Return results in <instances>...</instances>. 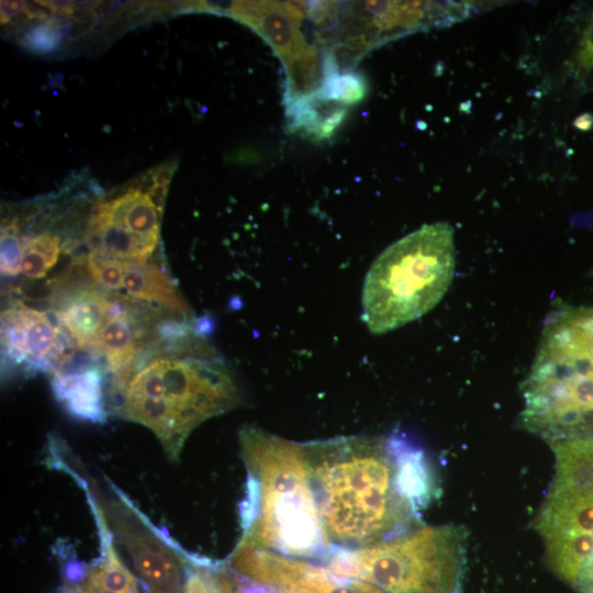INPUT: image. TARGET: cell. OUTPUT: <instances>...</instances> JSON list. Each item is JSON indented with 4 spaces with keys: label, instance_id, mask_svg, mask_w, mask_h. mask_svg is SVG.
Segmentation results:
<instances>
[{
    "label": "cell",
    "instance_id": "6da1fadb",
    "mask_svg": "<svg viewBox=\"0 0 593 593\" xmlns=\"http://www.w3.org/2000/svg\"><path fill=\"white\" fill-rule=\"evenodd\" d=\"M326 555L392 538L421 523L438 495L425 452L403 436L303 444Z\"/></svg>",
    "mask_w": 593,
    "mask_h": 593
},
{
    "label": "cell",
    "instance_id": "7a4b0ae2",
    "mask_svg": "<svg viewBox=\"0 0 593 593\" xmlns=\"http://www.w3.org/2000/svg\"><path fill=\"white\" fill-rule=\"evenodd\" d=\"M239 440L248 470L240 540L294 558L327 551L303 444L255 426Z\"/></svg>",
    "mask_w": 593,
    "mask_h": 593
},
{
    "label": "cell",
    "instance_id": "3957f363",
    "mask_svg": "<svg viewBox=\"0 0 593 593\" xmlns=\"http://www.w3.org/2000/svg\"><path fill=\"white\" fill-rule=\"evenodd\" d=\"M114 394L120 416L152 429L171 459L200 423L240 403L228 368L200 337L188 354L154 359Z\"/></svg>",
    "mask_w": 593,
    "mask_h": 593
},
{
    "label": "cell",
    "instance_id": "277c9868",
    "mask_svg": "<svg viewBox=\"0 0 593 593\" xmlns=\"http://www.w3.org/2000/svg\"><path fill=\"white\" fill-rule=\"evenodd\" d=\"M454 230L425 224L385 248L369 268L362 288V320L383 334L429 312L455 273Z\"/></svg>",
    "mask_w": 593,
    "mask_h": 593
},
{
    "label": "cell",
    "instance_id": "5b68a950",
    "mask_svg": "<svg viewBox=\"0 0 593 593\" xmlns=\"http://www.w3.org/2000/svg\"><path fill=\"white\" fill-rule=\"evenodd\" d=\"M466 535L457 526L417 524L387 540L328 553V570L382 593H461Z\"/></svg>",
    "mask_w": 593,
    "mask_h": 593
},
{
    "label": "cell",
    "instance_id": "8992f818",
    "mask_svg": "<svg viewBox=\"0 0 593 593\" xmlns=\"http://www.w3.org/2000/svg\"><path fill=\"white\" fill-rule=\"evenodd\" d=\"M555 474L535 521L552 572L575 588L579 572L593 556V439L549 444Z\"/></svg>",
    "mask_w": 593,
    "mask_h": 593
},
{
    "label": "cell",
    "instance_id": "52a82bcc",
    "mask_svg": "<svg viewBox=\"0 0 593 593\" xmlns=\"http://www.w3.org/2000/svg\"><path fill=\"white\" fill-rule=\"evenodd\" d=\"M155 190L130 188L100 201L86 233L90 251L119 260H147L159 238Z\"/></svg>",
    "mask_w": 593,
    "mask_h": 593
},
{
    "label": "cell",
    "instance_id": "ba28073f",
    "mask_svg": "<svg viewBox=\"0 0 593 593\" xmlns=\"http://www.w3.org/2000/svg\"><path fill=\"white\" fill-rule=\"evenodd\" d=\"M1 339L4 355L15 362L37 369L56 365L57 370L60 358H69L66 350L72 337L55 311L45 313L19 304L2 313Z\"/></svg>",
    "mask_w": 593,
    "mask_h": 593
},
{
    "label": "cell",
    "instance_id": "9c48e42d",
    "mask_svg": "<svg viewBox=\"0 0 593 593\" xmlns=\"http://www.w3.org/2000/svg\"><path fill=\"white\" fill-rule=\"evenodd\" d=\"M112 517L115 532L149 593H184L182 561L171 546L145 522L132 518L127 505L115 506Z\"/></svg>",
    "mask_w": 593,
    "mask_h": 593
},
{
    "label": "cell",
    "instance_id": "30bf717a",
    "mask_svg": "<svg viewBox=\"0 0 593 593\" xmlns=\"http://www.w3.org/2000/svg\"><path fill=\"white\" fill-rule=\"evenodd\" d=\"M87 267L92 278L105 289L178 313L189 312L165 270L148 260H119L90 251Z\"/></svg>",
    "mask_w": 593,
    "mask_h": 593
},
{
    "label": "cell",
    "instance_id": "8fae6325",
    "mask_svg": "<svg viewBox=\"0 0 593 593\" xmlns=\"http://www.w3.org/2000/svg\"><path fill=\"white\" fill-rule=\"evenodd\" d=\"M206 11L230 15L251 27L271 46L282 63L309 46L301 30L306 2L208 1Z\"/></svg>",
    "mask_w": 593,
    "mask_h": 593
},
{
    "label": "cell",
    "instance_id": "7c38bea8",
    "mask_svg": "<svg viewBox=\"0 0 593 593\" xmlns=\"http://www.w3.org/2000/svg\"><path fill=\"white\" fill-rule=\"evenodd\" d=\"M52 387L57 400L75 417L91 422L105 419L102 376L98 369L55 373Z\"/></svg>",
    "mask_w": 593,
    "mask_h": 593
},
{
    "label": "cell",
    "instance_id": "4fadbf2b",
    "mask_svg": "<svg viewBox=\"0 0 593 593\" xmlns=\"http://www.w3.org/2000/svg\"><path fill=\"white\" fill-rule=\"evenodd\" d=\"M93 348L107 358L109 369L116 374L114 388L123 387L131 376V363L136 353L135 322L126 307L104 320Z\"/></svg>",
    "mask_w": 593,
    "mask_h": 593
},
{
    "label": "cell",
    "instance_id": "5bb4252c",
    "mask_svg": "<svg viewBox=\"0 0 593 593\" xmlns=\"http://www.w3.org/2000/svg\"><path fill=\"white\" fill-rule=\"evenodd\" d=\"M108 300L97 290L79 289L56 310L63 326L78 346H92L104 323Z\"/></svg>",
    "mask_w": 593,
    "mask_h": 593
},
{
    "label": "cell",
    "instance_id": "9a60e30c",
    "mask_svg": "<svg viewBox=\"0 0 593 593\" xmlns=\"http://www.w3.org/2000/svg\"><path fill=\"white\" fill-rule=\"evenodd\" d=\"M103 555L90 569L80 588L82 593H141L135 577L122 563L107 528L102 529Z\"/></svg>",
    "mask_w": 593,
    "mask_h": 593
},
{
    "label": "cell",
    "instance_id": "2e32d148",
    "mask_svg": "<svg viewBox=\"0 0 593 593\" xmlns=\"http://www.w3.org/2000/svg\"><path fill=\"white\" fill-rule=\"evenodd\" d=\"M59 255V238L49 233L25 238L20 271L27 278H43L47 270L57 261Z\"/></svg>",
    "mask_w": 593,
    "mask_h": 593
},
{
    "label": "cell",
    "instance_id": "e0dca14e",
    "mask_svg": "<svg viewBox=\"0 0 593 593\" xmlns=\"http://www.w3.org/2000/svg\"><path fill=\"white\" fill-rule=\"evenodd\" d=\"M63 31L56 20L40 22L22 36V45L36 54H48L58 48Z\"/></svg>",
    "mask_w": 593,
    "mask_h": 593
},
{
    "label": "cell",
    "instance_id": "ac0fdd59",
    "mask_svg": "<svg viewBox=\"0 0 593 593\" xmlns=\"http://www.w3.org/2000/svg\"><path fill=\"white\" fill-rule=\"evenodd\" d=\"M25 246V238L18 234L15 225L2 226L1 230V272L7 277L15 276L20 271L21 259Z\"/></svg>",
    "mask_w": 593,
    "mask_h": 593
},
{
    "label": "cell",
    "instance_id": "d6986e66",
    "mask_svg": "<svg viewBox=\"0 0 593 593\" xmlns=\"http://www.w3.org/2000/svg\"><path fill=\"white\" fill-rule=\"evenodd\" d=\"M577 66L581 75L588 74L593 69V14L580 41Z\"/></svg>",
    "mask_w": 593,
    "mask_h": 593
},
{
    "label": "cell",
    "instance_id": "ffe728a7",
    "mask_svg": "<svg viewBox=\"0 0 593 593\" xmlns=\"http://www.w3.org/2000/svg\"><path fill=\"white\" fill-rule=\"evenodd\" d=\"M575 588L581 593H593V556L581 568Z\"/></svg>",
    "mask_w": 593,
    "mask_h": 593
},
{
    "label": "cell",
    "instance_id": "44dd1931",
    "mask_svg": "<svg viewBox=\"0 0 593 593\" xmlns=\"http://www.w3.org/2000/svg\"><path fill=\"white\" fill-rule=\"evenodd\" d=\"M184 593H214V591L203 575L192 573L187 579Z\"/></svg>",
    "mask_w": 593,
    "mask_h": 593
},
{
    "label": "cell",
    "instance_id": "7402d4cb",
    "mask_svg": "<svg viewBox=\"0 0 593 593\" xmlns=\"http://www.w3.org/2000/svg\"><path fill=\"white\" fill-rule=\"evenodd\" d=\"M25 7L26 4L23 1H1V23L4 24L10 22L25 10Z\"/></svg>",
    "mask_w": 593,
    "mask_h": 593
},
{
    "label": "cell",
    "instance_id": "603a6c76",
    "mask_svg": "<svg viewBox=\"0 0 593 593\" xmlns=\"http://www.w3.org/2000/svg\"><path fill=\"white\" fill-rule=\"evenodd\" d=\"M35 3L48 9L53 14L71 15L75 13L72 1H36Z\"/></svg>",
    "mask_w": 593,
    "mask_h": 593
},
{
    "label": "cell",
    "instance_id": "cb8c5ba5",
    "mask_svg": "<svg viewBox=\"0 0 593 593\" xmlns=\"http://www.w3.org/2000/svg\"><path fill=\"white\" fill-rule=\"evenodd\" d=\"M574 126L581 131H588L591 128L592 124H593V118L591 114L589 113H584L580 116H578L574 122H573Z\"/></svg>",
    "mask_w": 593,
    "mask_h": 593
},
{
    "label": "cell",
    "instance_id": "d4e9b609",
    "mask_svg": "<svg viewBox=\"0 0 593 593\" xmlns=\"http://www.w3.org/2000/svg\"><path fill=\"white\" fill-rule=\"evenodd\" d=\"M210 583L213 588L214 593H226L223 589L215 584L213 580H210Z\"/></svg>",
    "mask_w": 593,
    "mask_h": 593
},
{
    "label": "cell",
    "instance_id": "484cf974",
    "mask_svg": "<svg viewBox=\"0 0 593 593\" xmlns=\"http://www.w3.org/2000/svg\"><path fill=\"white\" fill-rule=\"evenodd\" d=\"M65 593H82V592L80 591V589H76V590H68Z\"/></svg>",
    "mask_w": 593,
    "mask_h": 593
}]
</instances>
